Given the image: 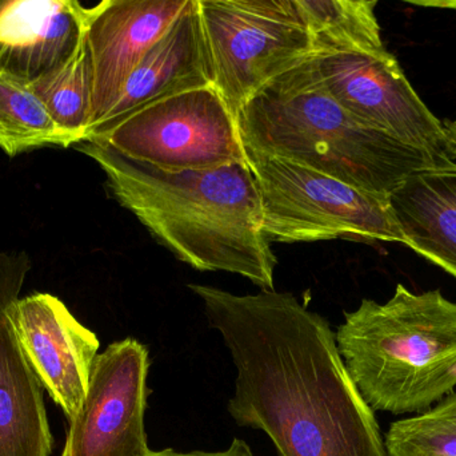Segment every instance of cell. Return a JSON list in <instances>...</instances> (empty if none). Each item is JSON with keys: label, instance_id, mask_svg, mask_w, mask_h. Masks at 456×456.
Here are the masks:
<instances>
[{"label": "cell", "instance_id": "obj_20", "mask_svg": "<svg viewBox=\"0 0 456 456\" xmlns=\"http://www.w3.org/2000/svg\"><path fill=\"white\" fill-rule=\"evenodd\" d=\"M149 456H256L252 452L251 447L243 439L235 438L232 444L224 452H179L173 449L163 450V452H151Z\"/></svg>", "mask_w": 456, "mask_h": 456}, {"label": "cell", "instance_id": "obj_10", "mask_svg": "<svg viewBox=\"0 0 456 456\" xmlns=\"http://www.w3.org/2000/svg\"><path fill=\"white\" fill-rule=\"evenodd\" d=\"M12 323L43 390L71 422L87 395L91 369L101 348L98 336L50 294L19 299Z\"/></svg>", "mask_w": 456, "mask_h": 456}, {"label": "cell", "instance_id": "obj_4", "mask_svg": "<svg viewBox=\"0 0 456 456\" xmlns=\"http://www.w3.org/2000/svg\"><path fill=\"white\" fill-rule=\"evenodd\" d=\"M338 350L372 411L420 414L456 390V303L398 284L385 304L345 315Z\"/></svg>", "mask_w": 456, "mask_h": 456}, {"label": "cell", "instance_id": "obj_18", "mask_svg": "<svg viewBox=\"0 0 456 456\" xmlns=\"http://www.w3.org/2000/svg\"><path fill=\"white\" fill-rule=\"evenodd\" d=\"M45 146H74L29 86L0 74V149L8 157Z\"/></svg>", "mask_w": 456, "mask_h": 456}, {"label": "cell", "instance_id": "obj_15", "mask_svg": "<svg viewBox=\"0 0 456 456\" xmlns=\"http://www.w3.org/2000/svg\"><path fill=\"white\" fill-rule=\"evenodd\" d=\"M388 203L404 245L456 278V166L411 174Z\"/></svg>", "mask_w": 456, "mask_h": 456}, {"label": "cell", "instance_id": "obj_14", "mask_svg": "<svg viewBox=\"0 0 456 456\" xmlns=\"http://www.w3.org/2000/svg\"><path fill=\"white\" fill-rule=\"evenodd\" d=\"M211 85L214 86L213 72L200 21V0H190L134 70L111 112L91 131L119 122L160 99Z\"/></svg>", "mask_w": 456, "mask_h": 456}, {"label": "cell", "instance_id": "obj_17", "mask_svg": "<svg viewBox=\"0 0 456 456\" xmlns=\"http://www.w3.org/2000/svg\"><path fill=\"white\" fill-rule=\"evenodd\" d=\"M29 88L74 146L86 141L93 104V70L86 39L66 64L40 78Z\"/></svg>", "mask_w": 456, "mask_h": 456}, {"label": "cell", "instance_id": "obj_1", "mask_svg": "<svg viewBox=\"0 0 456 456\" xmlns=\"http://www.w3.org/2000/svg\"><path fill=\"white\" fill-rule=\"evenodd\" d=\"M189 288L232 358L236 425L267 434L279 456H387L326 319L291 294Z\"/></svg>", "mask_w": 456, "mask_h": 456}, {"label": "cell", "instance_id": "obj_19", "mask_svg": "<svg viewBox=\"0 0 456 456\" xmlns=\"http://www.w3.org/2000/svg\"><path fill=\"white\" fill-rule=\"evenodd\" d=\"M385 446L387 456H456V391L433 409L394 422Z\"/></svg>", "mask_w": 456, "mask_h": 456}, {"label": "cell", "instance_id": "obj_11", "mask_svg": "<svg viewBox=\"0 0 456 456\" xmlns=\"http://www.w3.org/2000/svg\"><path fill=\"white\" fill-rule=\"evenodd\" d=\"M189 2L106 0L88 8L86 43L93 70L88 133L111 112L134 70Z\"/></svg>", "mask_w": 456, "mask_h": 456}, {"label": "cell", "instance_id": "obj_12", "mask_svg": "<svg viewBox=\"0 0 456 456\" xmlns=\"http://www.w3.org/2000/svg\"><path fill=\"white\" fill-rule=\"evenodd\" d=\"M31 267L26 252H0V456H51L53 449L45 390L12 323Z\"/></svg>", "mask_w": 456, "mask_h": 456}, {"label": "cell", "instance_id": "obj_7", "mask_svg": "<svg viewBox=\"0 0 456 456\" xmlns=\"http://www.w3.org/2000/svg\"><path fill=\"white\" fill-rule=\"evenodd\" d=\"M86 141L101 142L167 171L247 162L235 115L213 85L154 102L119 122L95 129Z\"/></svg>", "mask_w": 456, "mask_h": 456}, {"label": "cell", "instance_id": "obj_5", "mask_svg": "<svg viewBox=\"0 0 456 456\" xmlns=\"http://www.w3.org/2000/svg\"><path fill=\"white\" fill-rule=\"evenodd\" d=\"M271 243L335 238L404 244L388 197L372 195L281 158L246 152Z\"/></svg>", "mask_w": 456, "mask_h": 456}, {"label": "cell", "instance_id": "obj_9", "mask_svg": "<svg viewBox=\"0 0 456 456\" xmlns=\"http://www.w3.org/2000/svg\"><path fill=\"white\" fill-rule=\"evenodd\" d=\"M150 355L134 337L96 356L87 395L69 422L61 456H149L144 414Z\"/></svg>", "mask_w": 456, "mask_h": 456}, {"label": "cell", "instance_id": "obj_16", "mask_svg": "<svg viewBox=\"0 0 456 456\" xmlns=\"http://www.w3.org/2000/svg\"><path fill=\"white\" fill-rule=\"evenodd\" d=\"M314 43L313 55L386 53L375 0H292Z\"/></svg>", "mask_w": 456, "mask_h": 456}, {"label": "cell", "instance_id": "obj_22", "mask_svg": "<svg viewBox=\"0 0 456 456\" xmlns=\"http://www.w3.org/2000/svg\"><path fill=\"white\" fill-rule=\"evenodd\" d=\"M446 125L447 133H449L450 138L456 145V120L452 122L444 123Z\"/></svg>", "mask_w": 456, "mask_h": 456}, {"label": "cell", "instance_id": "obj_13", "mask_svg": "<svg viewBox=\"0 0 456 456\" xmlns=\"http://www.w3.org/2000/svg\"><path fill=\"white\" fill-rule=\"evenodd\" d=\"M88 8L77 0L0 2V74L31 86L82 47Z\"/></svg>", "mask_w": 456, "mask_h": 456}, {"label": "cell", "instance_id": "obj_6", "mask_svg": "<svg viewBox=\"0 0 456 456\" xmlns=\"http://www.w3.org/2000/svg\"><path fill=\"white\" fill-rule=\"evenodd\" d=\"M214 87L233 115L314 54L292 0H200Z\"/></svg>", "mask_w": 456, "mask_h": 456}, {"label": "cell", "instance_id": "obj_8", "mask_svg": "<svg viewBox=\"0 0 456 456\" xmlns=\"http://www.w3.org/2000/svg\"><path fill=\"white\" fill-rule=\"evenodd\" d=\"M324 90L364 125L456 165V145L407 79L394 54L308 58Z\"/></svg>", "mask_w": 456, "mask_h": 456}, {"label": "cell", "instance_id": "obj_3", "mask_svg": "<svg viewBox=\"0 0 456 456\" xmlns=\"http://www.w3.org/2000/svg\"><path fill=\"white\" fill-rule=\"evenodd\" d=\"M308 58L271 80L235 115L246 152L281 158L382 197L417 171L456 166L356 120L324 90Z\"/></svg>", "mask_w": 456, "mask_h": 456}, {"label": "cell", "instance_id": "obj_21", "mask_svg": "<svg viewBox=\"0 0 456 456\" xmlns=\"http://www.w3.org/2000/svg\"><path fill=\"white\" fill-rule=\"evenodd\" d=\"M418 5H428V7L452 8L456 11V2H412Z\"/></svg>", "mask_w": 456, "mask_h": 456}, {"label": "cell", "instance_id": "obj_2", "mask_svg": "<svg viewBox=\"0 0 456 456\" xmlns=\"http://www.w3.org/2000/svg\"><path fill=\"white\" fill-rule=\"evenodd\" d=\"M74 147L101 166L118 203L176 259L200 272L233 273L273 291L278 260L263 232L262 201L248 162L167 171L101 142Z\"/></svg>", "mask_w": 456, "mask_h": 456}]
</instances>
